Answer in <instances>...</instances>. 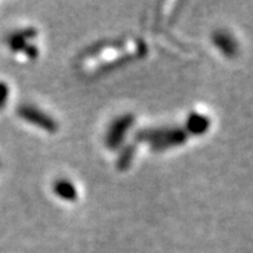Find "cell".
I'll return each mask as SVG.
<instances>
[{"label":"cell","instance_id":"277c9868","mask_svg":"<svg viewBox=\"0 0 253 253\" xmlns=\"http://www.w3.org/2000/svg\"><path fill=\"white\" fill-rule=\"evenodd\" d=\"M212 40H213V44L217 49L220 50L223 56L233 58L239 53V45H238L237 40L227 31H216L212 37Z\"/></svg>","mask_w":253,"mask_h":253},{"label":"cell","instance_id":"7a4b0ae2","mask_svg":"<svg viewBox=\"0 0 253 253\" xmlns=\"http://www.w3.org/2000/svg\"><path fill=\"white\" fill-rule=\"evenodd\" d=\"M134 124V117L132 114H124L118 117L110 123L105 134V145L109 150H119L123 146L126 133Z\"/></svg>","mask_w":253,"mask_h":253},{"label":"cell","instance_id":"9c48e42d","mask_svg":"<svg viewBox=\"0 0 253 253\" xmlns=\"http://www.w3.org/2000/svg\"><path fill=\"white\" fill-rule=\"evenodd\" d=\"M8 98H9V87L7 83L0 82V110L7 105Z\"/></svg>","mask_w":253,"mask_h":253},{"label":"cell","instance_id":"52a82bcc","mask_svg":"<svg viewBox=\"0 0 253 253\" xmlns=\"http://www.w3.org/2000/svg\"><path fill=\"white\" fill-rule=\"evenodd\" d=\"M54 195L63 202H75L78 199V189L70 180L61 178L53 183Z\"/></svg>","mask_w":253,"mask_h":253},{"label":"cell","instance_id":"ba28073f","mask_svg":"<svg viewBox=\"0 0 253 253\" xmlns=\"http://www.w3.org/2000/svg\"><path fill=\"white\" fill-rule=\"evenodd\" d=\"M134 154H136V147L134 145H128V146L122 149V153L117 159V168L119 170L128 169L134 159Z\"/></svg>","mask_w":253,"mask_h":253},{"label":"cell","instance_id":"8992f818","mask_svg":"<svg viewBox=\"0 0 253 253\" xmlns=\"http://www.w3.org/2000/svg\"><path fill=\"white\" fill-rule=\"evenodd\" d=\"M37 35V31L33 29H27V30H21L12 33L9 37L7 38V44L9 49L13 53H20V52H25L29 45V40L33 39Z\"/></svg>","mask_w":253,"mask_h":253},{"label":"cell","instance_id":"3957f363","mask_svg":"<svg viewBox=\"0 0 253 253\" xmlns=\"http://www.w3.org/2000/svg\"><path fill=\"white\" fill-rule=\"evenodd\" d=\"M17 115L27 123L33 124L40 129L50 132V133H54L58 129V126H57L56 120L53 118L49 117L48 114H45L38 107L31 106V105H22V106L18 107Z\"/></svg>","mask_w":253,"mask_h":253},{"label":"cell","instance_id":"5b68a950","mask_svg":"<svg viewBox=\"0 0 253 253\" xmlns=\"http://www.w3.org/2000/svg\"><path fill=\"white\" fill-rule=\"evenodd\" d=\"M211 128L210 118L200 113H190L185 123V132L187 136H203Z\"/></svg>","mask_w":253,"mask_h":253},{"label":"cell","instance_id":"6da1fadb","mask_svg":"<svg viewBox=\"0 0 253 253\" xmlns=\"http://www.w3.org/2000/svg\"><path fill=\"white\" fill-rule=\"evenodd\" d=\"M189 136L183 128L178 126H164V128H150L138 132L136 140L146 142L154 151H166L176 146H182Z\"/></svg>","mask_w":253,"mask_h":253}]
</instances>
